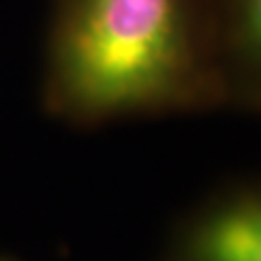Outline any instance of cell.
Here are the masks:
<instances>
[{"instance_id": "1", "label": "cell", "mask_w": 261, "mask_h": 261, "mask_svg": "<svg viewBox=\"0 0 261 261\" xmlns=\"http://www.w3.org/2000/svg\"><path fill=\"white\" fill-rule=\"evenodd\" d=\"M44 107L75 126L225 109L208 0H54Z\"/></svg>"}, {"instance_id": "2", "label": "cell", "mask_w": 261, "mask_h": 261, "mask_svg": "<svg viewBox=\"0 0 261 261\" xmlns=\"http://www.w3.org/2000/svg\"><path fill=\"white\" fill-rule=\"evenodd\" d=\"M162 261H261V174L227 179L189 205Z\"/></svg>"}, {"instance_id": "3", "label": "cell", "mask_w": 261, "mask_h": 261, "mask_svg": "<svg viewBox=\"0 0 261 261\" xmlns=\"http://www.w3.org/2000/svg\"><path fill=\"white\" fill-rule=\"evenodd\" d=\"M225 109L261 114V0H208Z\"/></svg>"}, {"instance_id": "4", "label": "cell", "mask_w": 261, "mask_h": 261, "mask_svg": "<svg viewBox=\"0 0 261 261\" xmlns=\"http://www.w3.org/2000/svg\"><path fill=\"white\" fill-rule=\"evenodd\" d=\"M0 261H15V259H10V256H3V254H0Z\"/></svg>"}]
</instances>
